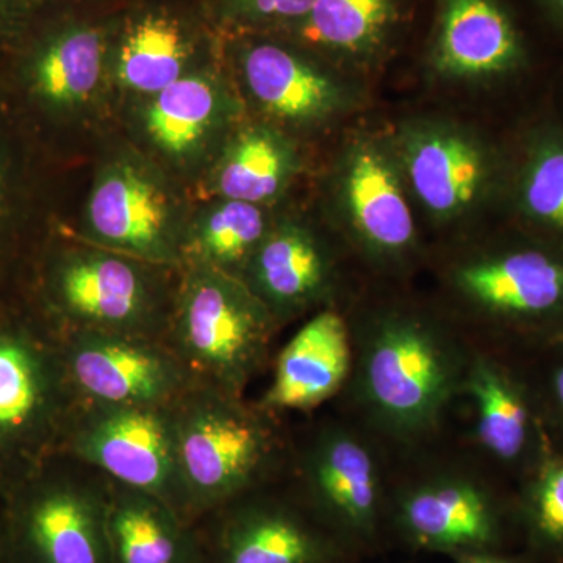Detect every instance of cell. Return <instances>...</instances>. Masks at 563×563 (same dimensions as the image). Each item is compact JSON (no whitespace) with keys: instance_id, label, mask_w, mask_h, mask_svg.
<instances>
[{"instance_id":"obj_1","label":"cell","mask_w":563,"mask_h":563,"mask_svg":"<svg viewBox=\"0 0 563 563\" xmlns=\"http://www.w3.org/2000/svg\"><path fill=\"white\" fill-rule=\"evenodd\" d=\"M273 313L242 277L188 265L168 346L198 383L242 398L268 355Z\"/></svg>"},{"instance_id":"obj_2","label":"cell","mask_w":563,"mask_h":563,"mask_svg":"<svg viewBox=\"0 0 563 563\" xmlns=\"http://www.w3.org/2000/svg\"><path fill=\"white\" fill-rule=\"evenodd\" d=\"M192 523L250 495L276 451L273 429L240 396L192 380L173 404Z\"/></svg>"},{"instance_id":"obj_3","label":"cell","mask_w":563,"mask_h":563,"mask_svg":"<svg viewBox=\"0 0 563 563\" xmlns=\"http://www.w3.org/2000/svg\"><path fill=\"white\" fill-rule=\"evenodd\" d=\"M457 351L415 318H388L366 336L358 362L363 401L387 431L417 437L435 428L463 384Z\"/></svg>"},{"instance_id":"obj_4","label":"cell","mask_w":563,"mask_h":563,"mask_svg":"<svg viewBox=\"0 0 563 563\" xmlns=\"http://www.w3.org/2000/svg\"><path fill=\"white\" fill-rule=\"evenodd\" d=\"M173 404H84L70 437V450L84 465L106 474L111 483L155 496L192 523L181 481Z\"/></svg>"},{"instance_id":"obj_5","label":"cell","mask_w":563,"mask_h":563,"mask_svg":"<svg viewBox=\"0 0 563 563\" xmlns=\"http://www.w3.org/2000/svg\"><path fill=\"white\" fill-rule=\"evenodd\" d=\"M65 369L81 404L95 406H168L195 380L161 340L92 331L74 333Z\"/></svg>"},{"instance_id":"obj_6","label":"cell","mask_w":563,"mask_h":563,"mask_svg":"<svg viewBox=\"0 0 563 563\" xmlns=\"http://www.w3.org/2000/svg\"><path fill=\"white\" fill-rule=\"evenodd\" d=\"M307 510L352 555L372 551L388 528L379 465L343 429L322 432L306 459Z\"/></svg>"},{"instance_id":"obj_7","label":"cell","mask_w":563,"mask_h":563,"mask_svg":"<svg viewBox=\"0 0 563 563\" xmlns=\"http://www.w3.org/2000/svg\"><path fill=\"white\" fill-rule=\"evenodd\" d=\"M207 518V563H351L306 506L246 495Z\"/></svg>"},{"instance_id":"obj_8","label":"cell","mask_w":563,"mask_h":563,"mask_svg":"<svg viewBox=\"0 0 563 563\" xmlns=\"http://www.w3.org/2000/svg\"><path fill=\"white\" fill-rule=\"evenodd\" d=\"M87 224L96 242L152 265L184 258V240L162 181L140 163H111L92 185Z\"/></svg>"},{"instance_id":"obj_9","label":"cell","mask_w":563,"mask_h":563,"mask_svg":"<svg viewBox=\"0 0 563 563\" xmlns=\"http://www.w3.org/2000/svg\"><path fill=\"white\" fill-rule=\"evenodd\" d=\"M140 263L113 251L77 252L63 261L55 292L77 331L158 340L157 298Z\"/></svg>"},{"instance_id":"obj_10","label":"cell","mask_w":563,"mask_h":563,"mask_svg":"<svg viewBox=\"0 0 563 563\" xmlns=\"http://www.w3.org/2000/svg\"><path fill=\"white\" fill-rule=\"evenodd\" d=\"M388 523L415 550L451 555L496 551L503 525L488 492L470 479L426 481L393 503Z\"/></svg>"},{"instance_id":"obj_11","label":"cell","mask_w":563,"mask_h":563,"mask_svg":"<svg viewBox=\"0 0 563 563\" xmlns=\"http://www.w3.org/2000/svg\"><path fill=\"white\" fill-rule=\"evenodd\" d=\"M107 479H68L33 496L21 518L32 563H111Z\"/></svg>"},{"instance_id":"obj_12","label":"cell","mask_w":563,"mask_h":563,"mask_svg":"<svg viewBox=\"0 0 563 563\" xmlns=\"http://www.w3.org/2000/svg\"><path fill=\"white\" fill-rule=\"evenodd\" d=\"M350 333L340 314L321 312L302 325L277 358L263 410H309L340 391L350 376Z\"/></svg>"},{"instance_id":"obj_13","label":"cell","mask_w":563,"mask_h":563,"mask_svg":"<svg viewBox=\"0 0 563 563\" xmlns=\"http://www.w3.org/2000/svg\"><path fill=\"white\" fill-rule=\"evenodd\" d=\"M107 485L111 563H207L198 525L155 496L109 479Z\"/></svg>"},{"instance_id":"obj_14","label":"cell","mask_w":563,"mask_h":563,"mask_svg":"<svg viewBox=\"0 0 563 563\" xmlns=\"http://www.w3.org/2000/svg\"><path fill=\"white\" fill-rule=\"evenodd\" d=\"M406 168L422 206L443 220L472 209L487 177L479 147L461 133L440 129L412 135Z\"/></svg>"},{"instance_id":"obj_15","label":"cell","mask_w":563,"mask_h":563,"mask_svg":"<svg viewBox=\"0 0 563 563\" xmlns=\"http://www.w3.org/2000/svg\"><path fill=\"white\" fill-rule=\"evenodd\" d=\"M242 279L273 317H287L317 301L328 282V262L309 232L284 224L266 233Z\"/></svg>"},{"instance_id":"obj_16","label":"cell","mask_w":563,"mask_h":563,"mask_svg":"<svg viewBox=\"0 0 563 563\" xmlns=\"http://www.w3.org/2000/svg\"><path fill=\"white\" fill-rule=\"evenodd\" d=\"M520 54L518 36L495 0H446L440 21L437 66L461 79L509 69Z\"/></svg>"},{"instance_id":"obj_17","label":"cell","mask_w":563,"mask_h":563,"mask_svg":"<svg viewBox=\"0 0 563 563\" xmlns=\"http://www.w3.org/2000/svg\"><path fill=\"white\" fill-rule=\"evenodd\" d=\"M343 191L355 231L374 251L399 255L412 246L415 224L409 203L390 163L376 147L352 152Z\"/></svg>"},{"instance_id":"obj_18","label":"cell","mask_w":563,"mask_h":563,"mask_svg":"<svg viewBox=\"0 0 563 563\" xmlns=\"http://www.w3.org/2000/svg\"><path fill=\"white\" fill-rule=\"evenodd\" d=\"M466 298L496 313L540 314L563 301V265L540 252L468 263L457 273Z\"/></svg>"},{"instance_id":"obj_19","label":"cell","mask_w":563,"mask_h":563,"mask_svg":"<svg viewBox=\"0 0 563 563\" xmlns=\"http://www.w3.org/2000/svg\"><path fill=\"white\" fill-rule=\"evenodd\" d=\"M243 74L255 101L280 120H321L340 102L339 88L329 77L273 44L247 51Z\"/></svg>"},{"instance_id":"obj_20","label":"cell","mask_w":563,"mask_h":563,"mask_svg":"<svg viewBox=\"0 0 563 563\" xmlns=\"http://www.w3.org/2000/svg\"><path fill=\"white\" fill-rule=\"evenodd\" d=\"M106 40L98 29L70 27L47 40L33 55L29 84L41 102L58 110L87 106L101 87Z\"/></svg>"},{"instance_id":"obj_21","label":"cell","mask_w":563,"mask_h":563,"mask_svg":"<svg viewBox=\"0 0 563 563\" xmlns=\"http://www.w3.org/2000/svg\"><path fill=\"white\" fill-rule=\"evenodd\" d=\"M220 88L206 76H184L152 96L144 128L169 157H187L206 143L221 120Z\"/></svg>"},{"instance_id":"obj_22","label":"cell","mask_w":563,"mask_h":563,"mask_svg":"<svg viewBox=\"0 0 563 563\" xmlns=\"http://www.w3.org/2000/svg\"><path fill=\"white\" fill-rule=\"evenodd\" d=\"M268 233L265 214L255 203L224 199L211 207L184 239L190 265L210 266L242 277Z\"/></svg>"},{"instance_id":"obj_23","label":"cell","mask_w":563,"mask_h":563,"mask_svg":"<svg viewBox=\"0 0 563 563\" xmlns=\"http://www.w3.org/2000/svg\"><path fill=\"white\" fill-rule=\"evenodd\" d=\"M291 169L292 155L285 141L265 129H251L225 151L213 188L221 198L258 206L279 195Z\"/></svg>"},{"instance_id":"obj_24","label":"cell","mask_w":563,"mask_h":563,"mask_svg":"<svg viewBox=\"0 0 563 563\" xmlns=\"http://www.w3.org/2000/svg\"><path fill=\"white\" fill-rule=\"evenodd\" d=\"M190 49L179 25L168 18H143L122 41L117 58V79L136 95H157L187 76Z\"/></svg>"},{"instance_id":"obj_25","label":"cell","mask_w":563,"mask_h":563,"mask_svg":"<svg viewBox=\"0 0 563 563\" xmlns=\"http://www.w3.org/2000/svg\"><path fill=\"white\" fill-rule=\"evenodd\" d=\"M462 387L477 407V435L485 450L503 461H512L528 440L529 412L510 380L485 358H476L463 377Z\"/></svg>"},{"instance_id":"obj_26","label":"cell","mask_w":563,"mask_h":563,"mask_svg":"<svg viewBox=\"0 0 563 563\" xmlns=\"http://www.w3.org/2000/svg\"><path fill=\"white\" fill-rule=\"evenodd\" d=\"M49 372L24 340L0 335V435L36 424L49 407Z\"/></svg>"},{"instance_id":"obj_27","label":"cell","mask_w":563,"mask_h":563,"mask_svg":"<svg viewBox=\"0 0 563 563\" xmlns=\"http://www.w3.org/2000/svg\"><path fill=\"white\" fill-rule=\"evenodd\" d=\"M395 0H317L307 14L310 40L343 51L373 44L390 20Z\"/></svg>"},{"instance_id":"obj_28","label":"cell","mask_w":563,"mask_h":563,"mask_svg":"<svg viewBox=\"0 0 563 563\" xmlns=\"http://www.w3.org/2000/svg\"><path fill=\"white\" fill-rule=\"evenodd\" d=\"M523 199L533 218L563 229V147L537 155L526 176Z\"/></svg>"},{"instance_id":"obj_29","label":"cell","mask_w":563,"mask_h":563,"mask_svg":"<svg viewBox=\"0 0 563 563\" xmlns=\"http://www.w3.org/2000/svg\"><path fill=\"white\" fill-rule=\"evenodd\" d=\"M529 523L540 543L563 548V461L544 463L533 485Z\"/></svg>"},{"instance_id":"obj_30","label":"cell","mask_w":563,"mask_h":563,"mask_svg":"<svg viewBox=\"0 0 563 563\" xmlns=\"http://www.w3.org/2000/svg\"><path fill=\"white\" fill-rule=\"evenodd\" d=\"M251 13L265 18H299L312 11L317 0H243Z\"/></svg>"},{"instance_id":"obj_31","label":"cell","mask_w":563,"mask_h":563,"mask_svg":"<svg viewBox=\"0 0 563 563\" xmlns=\"http://www.w3.org/2000/svg\"><path fill=\"white\" fill-rule=\"evenodd\" d=\"M453 559L455 563H518L498 551H474L454 555Z\"/></svg>"},{"instance_id":"obj_32","label":"cell","mask_w":563,"mask_h":563,"mask_svg":"<svg viewBox=\"0 0 563 563\" xmlns=\"http://www.w3.org/2000/svg\"><path fill=\"white\" fill-rule=\"evenodd\" d=\"M24 7L25 0H0V32L21 16Z\"/></svg>"},{"instance_id":"obj_33","label":"cell","mask_w":563,"mask_h":563,"mask_svg":"<svg viewBox=\"0 0 563 563\" xmlns=\"http://www.w3.org/2000/svg\"><path fill=\"white\" fill-rule=\"evenodd\" d=\"M554 390L555 396H558L559 402H561L563 409V366L555 373L554 377Z\"/></svg>"},{"instance_id":"obj_34","label":"cell","mask_w":563,"mask_h":563,"mask_svg":"<svg viewBox=\"0 0 563 563\" xmlns=\"http://www.w3.org/2000/svg\"><path fill=\"white\" fill-rule=\"evenodd\" d=\"M554 3L563 11V0H554Z\"/></svg>"}]
</instances>
